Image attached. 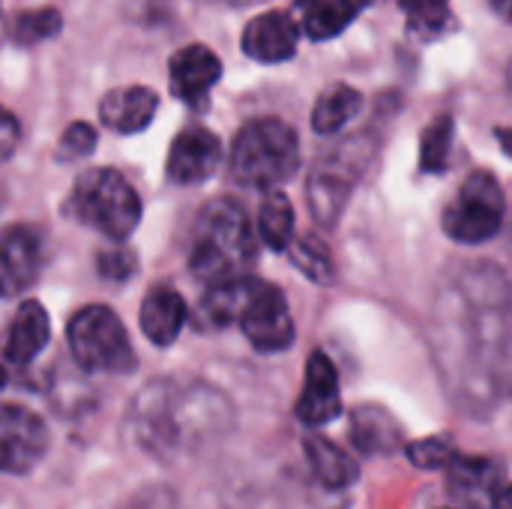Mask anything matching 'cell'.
Returning <instances> with one entry per match:
<instances>
[{
  "mask_svg": "<svg viewBox=\"0 0 512 509\" xmlns=\"http://www.w3.org/2000/svg\"><path fill=\"white\" fill-rule=\"evenodd\" d=\"M512 291L495 264H468L435 306V357L462 405H489L507 351Z\"/></svg>",
  "mask_w": 512,
  "mask_h": 509,
  "instance_id": "6da1fadb",
  "label": "cell"
},
{
  "mask_svg": "<svg viewBox=\"0 0 512 509\" xmlns=\"http://www.w3.org/2000/svg\"><path fill=\"white\" fill-rule=\"evenodd\" d=\"M234 426V408L225 393L204 381H153L129 411V429L141 450L174 459L222 441Z\"/></svg>",
  "mask_w": 512,
  "mask_h": 509,
  "instance_id": "7a4b0ae2",
  "label": "cell"
},
{
  "mask_svg": "<svg viewBox=\"0 0 512 509\" xmlns=\"http://www.w3.org/2000/svg\"><path fill=\"white\" fill-rule=\"evenodd\" d=\"M252 261H255V240L243 207L228 198L210 201L195 225V243L189 255L192 273L201 282L216 285L225 279L246 276Z\"/></svg>",
  "mask_w": 512,
  "mask_h": 509,
  "instance_id": "3957f363",
  "label": "cell"
},
{
  "mask_svg": "<svg viewBox=\"0 0 512 509\" xmlns=\"http://www.w3.org/2000/svg\"><path fill=\"white\" fill-rule=\"evenodd\" d=\"M300 168L297 132L276 120L261 117L246 123L231 144V174L252 189H276Z\"/></svg>",
  "mask_w": 512,
  "mask_h": 509,
  "instance_id": "277c9868",
  "label": "cell"
},
{
  "mask_svg": "<svg viewBox=\"0 0 512 509\" xmlns=\"http://www.w3.org/2000/svg\"><path fill=\"white\" fill-rule=\"evenodd\" d=\"M66 213L75 222L120 243L138 228L141 201H138L132 183L120 171L93 168L75 180L72 195L66 198Z\"/></svg>",
  "mask_w": 512,
  "mask_h": 509,
  "instance_id": "5b68a950",
  "label": "cell"
},
{
  "mask_svg": "<svg viewBox=\"0 0 512 509\" xmlns=\"http://www.w3.org/2000/svg\"><path fill=\"white\" fill-rule=\"evenodd\" d=\"M504 222H507V198L498 177L489 171H471L441 216L444 234L465 246L489 243L492 237H498Z\"/></svg>",
  "mask_w": 512,
  "mask_h": 509,
  "instance_id": "8992f818",
  "label": "cell"
},
{
  "mask_svg": "<svg viewBox=\"0 0 512 509\" xmlns=\"http://www.w3.org/2000/svg\"><path fill=\"white\" fill-rule=\"evenodd\" d=\"M66 339L75 363L84 372L123 375L135 369V351L129 345L126 327L108 306H87L72 315Z\"/></svg>",
  "mask_w": 512,
  "mask_h": 509,
  "instance_id": "52a82bcc",
  "label": "cell"
},
{
  "mask_svg": "<svg viewBox=\"0 0 512 509\" xmlns=\"http://www.w3.org/2000/svg\"><path fill=\"white\" fill-rule=\"evenodd\" d=\"M240 330L249 339V345L261 354H279L288 351L294 342V318L288 309L285 294L270 285L255 279L252 294L240 312Z\"/></svg>",
  "mask_w": 512,
  "mask_h": 509,
  "instance_id": "ba28073f",
  "label": "cell"
},
{
  "mask_svg": "<svg viewBox=\"0 0 512 509\" xmlns=\"http://www.w3.org/2000/svg\"><path fill=\"white\" fill-rule=\"evenodd\" d=\"M48 453V426L24 405L0 402V474H30Z\"/></svg>",
  "mask_w": 512,
  "mask_h": 509,
  "instance_id": "9c48e42d",
  "label": "cell"
},
{
  "mask_svg": "<svg viewBox=\"0 0 512 509\" xmlns=\"http://www.w3.org/2000/svg\"><path fill=\"white\" fill-rule=\"evenodd\" d=\"M357 147H348V150H339L333 156H327L324 162L315 165V171L309 174V207H312V216L324 225H333L336 216L345 210L348 204V195H351V186L357 180V168L363 162L354 159Z\"/></svg>",
  "mask_w": 512,
  "mask_h": 509,
  "instance_id": "30bf717a",
  "label": "cell"
},
{
  "mask_svg": "<svg viewBox=\"0 0 512 509\" xmlns=\"http://www.w3.org/2000/svg\"><path fill=\"white\" fill-rule=\"evenodd\" d=\"M42 270V234L33 225L0 231V297H18Z\"/></svg>",
  "mask_w": 512,
  "mask_h": 509,
  "instance_id": "8fae6325",
  "label": "cell"
},
{
  "mask_svg": "<svg viewBox=\"0 0 512 509\" xmlns=\"http://www.w3.org/2000/svg\"><path fill=\"white\" fill-rule=\"evenodd\" d=\"M294 414L303 426L321 429L342 414V393H339V372L324 351H315L306 363V378Z\"/></svg>",
  "mask_w": 512,
  "mask_h": 509,
  "instance_id": "7c38bea8",
  "label": "cell"
},
{
  "mask_svg": "<svg viewBox=\"0 0 512 509\" xmlns=\"http://www.w3.org/2000/svg\"><path fill=\"white\" fill-rule=\"evenodd\" d=\"M222 162V141L204 129V126H186L168 150V180L180 183V186H195L204 183L216 174Z\"/></svg>",
  "mask_w": 512,
  "mask_h": 509,
  "instance_id": "4fadbf2b",
  "label": "cell"
},
{
  "mask_svg": "<svg viewBox=\"0 0 512 509\" xmlns=\"http://www.w3.org/2000/svg\"><path fill=\"white\" fill-rule=\"evenodd\" d=\"M300 27L288 12H264L243 30V51L258 63H285L297 54Z\"/></svg>",
  "mask_w": 512,
  "mask_h": 509,
  "instance_id": "5bb4252c",
  "label": "cell"
},
{
  "mask_svg": "<svg viewBox=\"0 0 512 509\" xmlns=\"http://www.w3.org/2000/svg\"><path fill=\"white\" fill-rule=\"evenodd\" d=\"M222 75V60L207 45H186L168 63L171 93L183 102H201Z\"/></svg>",
  "mask_w": 512,
  "mask_h": 509,
  "instance_id": "9a60e30c",
  "label": "cell"
},
{
  "mask_svg": "<svg viewBox=\"0 0 512 509\" xmlns=\"http://www.w3.org/2000/svg\"><path fill=\"white\" fill-rule=\"evenodd\" d=\"M159 108V96L150 87H117L108 90L99 102V117L108 129L120 132V135H132L150 126V120L156 117Z\"/></svg>",
  "mask_w": 512,
  "mask_h": 509,
  "instance_id": "2e32d148",
  "label": "cell"
},
{
  "mask_svg": "<svg viewBox=\"0 0 512 509\" xmlns=\"http://www.w3.org/2000/svg\"><path fill=\"white\" fill-rule=\"evenodd\" d=\"M186 318H189L186 303H183V297L174 288H153L144 297L141 312H138L141 330H144V336L156 348L174 345L180 330H183V324H186Z\"/></svg>",
  "mask_w": 512,
  "mask_h": 509,
  "instance_id": "e0dca14e",
  "label": "cell"
},
{
  "mask_svg": "<svg viewBox=\"0 0 512 509\" xmlns=\"http://www.w3.org/2000/svg\"><path fill=\"white\" fill-rule=\"evenodd\" d=\"M51 336V324H48V312L42 309V303L27 300L21 303V309L15 312V321L9 327V339H6V360L15 366H27L39 357V351L48 345Z\"/></svg>",
  "mask_w": 512,
  "mask_h": 509,
  "instance_id": "ac0fdd59",
  "label": "cell"
},
{
  "mask_svg": "<svg viewBox=\"0 0 512 509\" xmlns=\"http://www.w3.org/2000/svg\"><path fill=\"white\" fill-rule=\"evenodd\" d=\"M252 285H255V276H237V279H225V282H216V285H207V294L198 306V321L201 327L207 330H219V327H228V324H237L240 321V312L252 294Z\"/></svg>",
  "mask_w": 512,
  "mask_h": 509,
  "instance_id": "d6986e66",
  "label": "cell"
},
{
  "mask_svg": "<svg viewBox=\"0 0 512 509\" xmlns=\"http://www.w3.org/2000/svg\"><path fill=\"white\" fill-rule=\"evenodd\" d=\"M306 447V462H309V471L312 477L324 486V489H348L357 483L360 477V468L357 462L351 459V453H345L342 447H336L333 441L321 438V435H309L303 441Z\"/></svg>",
  "mask_w": 512,
  "mask_h": 509,
  "instance_id": "ffe728a7",
  "label": "cell"
},
{
  "mask_svg": "<svg viewBox=\"0 0 512 509\" xmlns=\"http://www.w3.org/2000/svg\"><path fill=\"white\" fill-rule=\"evenodd\" d=\"M351 441L369 456H384L402 444V429L384 408L363 405L351 414Z\"/></svg>",
  "mask_w": 512,
  "mask_h": 509,
  "instance_id": "44dd1931",
  "label": "cell"
},
{
  "mask_svg": "<svg viewBox=\"0 0 512 509\" xmlns=\"http://www.w3.org/2000/svg\"><path fill=\"white\" fill-rule=\"evenodd\" d=\"M360 108H363L360 90H354L348 84H336L318 96L315 111H312V129L318 135H333V132L345 129L360 114Z\"/></svg>",
  "mask_w": 512,
  "mask_h": 509,
  "instance_id": "7402d4cb",
  "label": "cell"
},
{
  "mask_svg": "<svg viewBox=\"0 0 512 509\" xmlns=\"http://www.w3.org/2000/svg\"><path fill=\"white\" fill-rule=\"evenodd\" d=\"M372 0H318L303 15V30L312 39H333L339 36Z\"/></svg>",
  "mask_w": 512,
  "mask_h": 509,
  "instance_id": "603a6c76",
  "label": "cell"
},
{
  "mask_svg": "<svg viewBox=\"0 0 512 509\" xmlns=\"http://www.w3.org/2000/svg\"><path fill=\"white\" fill-rule=\"evenodd\" d=\"M258 234L276 252H285L294 243V207L279 189H270L258 210Z\"/></svg>",
  "mask_w": 512,
  "mask_h": 509,
  "instance_id": "cb8c5ba5",
  "label": "cell"
},
{
  "mask_svg": "<svg viewBox=\"0 0 512 509\" xmlns=\"http://www.w3.org/2000/svg\"><path fill=\"white\" fill-rule=\"evenodd\" d=\"M453 138H456V126L453 117H435L423 138H420V171L423 174H444L450 165V153H453Z\"/></svg>",
  "mask_w": 512,
  "mask_h": 509,
  "instance_id": "d4e9b609",
  "label": "cell"
},
{
  "mask_svg": "<svg viewBox=\"0 0 512 509\" xmlns=\"http://www.w3.org/2000/svg\"><path fill=\"white\" fill-rule=\"evenodd\" d=\"M63 27V18L57 9L51 6H39V9H27V12H18L12 18V27H9V36L12 42H21V45H36L42 39H51L57 36Z\"/></svg>",
  "mask_w": 512,
  "mask_h": 509,
  "instance_id": "484cf974",
  "label": "cell"
},
{
  "mask_svg": "<svg viewBox=\"0 0 512 509\" xmlns=\"http://www.w3.org/2000/svg\"><path fill=\"white\" fill-rule=\"evenodd\" d=\"M447 477L456 489H462L465 495L474 492H486L498 483V465L489 459H474V456H456V462L447 468Z\"/></svg>",
  "mask_w": 512,
  "mask_h": 509,
  "instance_id": "4316f807",
  "label": "cell"
},
{
  "mask_svg": "<svg viewBox=\"0 0 512 509\" xmlns=\"http://www.w3.org/2000/svg\"><path fill=\"white\" fill-rule=\"evenodd\" d=\"M402 12L408 15V24L414 33L438 36L453 18H450V0H399Z\"/></svg>",
  "mask_w": 512,
  "mask_h": 509,
  "instance_id": "83f0119b",
  "label": "cell"
},
{
  "mask_svg": "<svg viewBox=\"0 0 512 509\" xmlns=\"http://www.w3.org/2000/svg\"><path fill=\"white\" fill-rule=\"evenodd\" d=\"M291 258H294V264L312 279V282H333V258H330V252L315 240V237H300V240H294L291 246Z\"/></svg>",
  "mask_w": 512,
  "mask_h": 509,
  "instance_id": "f1b7e54d",
  "label": "cell"
},
{
  "mask_svg": "<svg viewBox=\"0 0 512 509\" xmlns=\"http://www.w3.org/2000/svg\"><path fill=\"white\" fill-rule=\"evenodd\" d=\"M411 465H417L420 471H447L459 450L447 441V438H423V441H414L405 447Z\"/></svg>",
  "mask_w": 512,
  "mask_h": 509,
  "instance_id": "f546056e",
  "label": "cell"
},
{
  "mask_svg": "<svg viewBox=\"0 0 512 509\" xmlns=\"http://www.w3.org/2000/svg\"><path fill=\"white\" fill-rule=\"evenodd\" d=\"M96 147V129L84 120L78 123H69V129L60 135L57 141V159L60 162H72V159H81L87 153H93Z\"/></svg>",
  "mask_w": 512,
  "mask_h": 509,
  "instance_id": "4dcf8cb0",
  "label": "cell"
},
{
  "mask_svg": "<svg viewBox=\"0 0 512 509\" xmlns=\"http://www.w3.org/2000/svg\"><path fill=\"white\" fill-rule=\"evenodd\" d=\"M132 270H135V255L123 246L99 255V273L108 279H126V276H132Z\"/></svg>",
  "mask_w": 512,
  "mask_h": 509,
  "instance_id": "1f68e13d",
  "label": "cell"
},
{
  "mask_svg": "<svg viewBox=\"0 0 512 509\" xmlns=\"http://www.w3.org/2000/svg\"><path fill=\"white\" fill-rule=\"evenodd\" d=\"M18 138H21V126H18L15 114L0 105V162L15 153Z\"/></svg>",
  "mask_w": 512,
  "mask_h": 509,
  "instance_id": "d6a6232c",
  "label": "cell"
},
{
  "mask_svg": "<svg viewBox=\"0 0 512 509\" xmlns=\"http://www.w3.org/2000/svg\"><path fill=\"white\" fill-rule=\"evenodd\" d=\"M495 509H512V483L495 495Z\"/></svg>",
  "mask_w": 512,
  "mask_h": 509,
  "instance_id": "836d02e7",
  "label": "cell"
},
{
  "mask_svg": "<svg viewBox=\"0 0 512 509\" xmlns=\"http://www.w3.org/2000/svg\"><path fill=\"white\" fill-rule=\"evenodd\" d=\"M492 9L504 18V21H512V0H489Z\"/></svg>",
  "mask_w": 512,
  "mask_h": 509,
  "instance_id": "e575fe53",
  "label": "cell"
},
{
  "mask_svg": "<svg viewBox=\"0 0 512 509\" xmlns=\"http://www.w3.org/2000/svg\"><path fill=\"white\" fill-rule=\"evenodd\" d=\"M498 141H501L504 153L512 159V126H507V129H498Z\"/></svg>",
  "mask_w": 512,
  "mask_h": 509,
  "instance_id": "d590c367",
  "label": "cell"
},
{
  "mask_svg": "<svg viewBox=\"0 0 512 509\" xmlns=\"http://www.w3.org/2000/svg\"><path fill=\"white\" fill-rule=\"evenodd\" d=\"M456 509H483V507H477L474 501H465V504H459V507H456Z\"/></svg>",
  "mask_w": 512,
  "mask_h": 509,
  "instance_id": "8d00e7d4",
  "label": "cell"
},
{
  "mask_svg": "<svg viewBox=\"0 0 512 509\" xmlns=\"http://www.w3.org/2000/svg\"><path fill=\"white\" fill-rule=\"evenodd\" d=\"M297 3H300L303 9H309V6H312V3H318V0H297Z\"/></svg>",
  "mask_w": 512,
  "mask_h": 509,
  "instance_id": "74e56055",
  "label": "cell"
},
{
  "mask_svg": "<svg viewBox=\"0 0 512 509\" xmlns=\"http://www.w3.org/2000/svg\"><path fill=\"white\" fill-rule=\"evenodd\" d=\"M507 84H510V93H512V63H510V69H507Z\"/></svg>",
  "mask_w": 512,
  "mask_h": 509,
  "instance_id": "f35d334b",
  "label": "cell"
},
{
  "mask_svg": "<svg viewBox=\"0 0 512 509\" xmlns=\"http://www.w3.org/2000/svg\"><path fill=\"white\" fill-rule=\"evenodd\" d=\"M3 384H6V372L0 369V390H3Z\"/></svg>",
  "mask_w": 512,
  "mask_h": 509,
  "instance_id": "ab89813d",
  "label": "cell"
}]
</instances>
